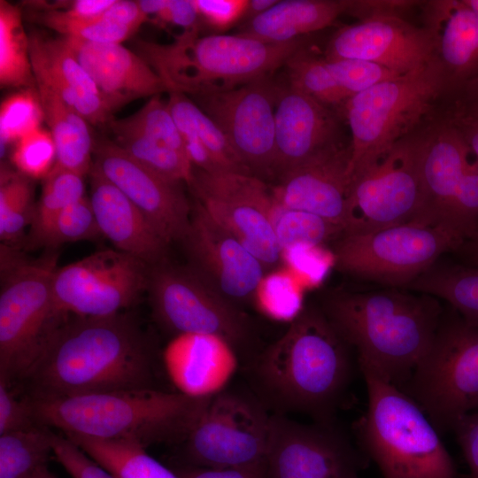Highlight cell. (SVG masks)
<instances>
[{"instance_id": "1", "label": "cell", "mask_w": 478, "mask_h": 478, "mask_svg": "<svg viewBox=\"0 0 478 478\" xmlns=\"http://www.w3.org/2000/svg\"><path fill=\"white\" fill-rule=\"evenodd\" d=\"M153 347L128 313L67 315L21 382L27 397H65L156 389Z\"/></svg>"}, {"instance_id": "2", "label": "cell", "mask_w": 478, "mask_h": 478, "mask_svg": "<svg viewBox=\"0 0 478 478\" xmlns=\"http://www.w3.org/2000/svg\"><path fill=\"white\" fill-rule=\"evenodd\" d=\"M351 350L321 309L305 307L252 366L257 397L274 413L335 421L355 371Z\"/></svg>"}, {"instance_id": "3", "label": "cell", "mask_w": 478, "mask_h": 478, "mask_svg": "<svg viewBox=\"0 0 478 478\" xmlns=\"http://www.w3.org/2000/svg\"><path fill=\"white\" fill-rule=\"evenodd\" d=\"M321 310L357 361L399 389L429 350L443 314L432 296L388 287L334 293Z\"/></svg>"}, {"instance_id": "4", "label": "cell", "mask_w": 478, "mask_h": 478, "mask_svg": "<svg viewBox=\"0 0 478 478\" xmlns=\"http://www.w3.org/2000/svg\"><path fill=\"white\" fill-rule=\"evenodd\" d=\"M25 397L38 424L64 435L129 441L145 448L183 443L211 399L158 389Z\"/></svg>"}, {"instance_id": "5", "label": "cell", "mask_w": 478, "mask_h": 478, "mask_svg": "<svg viewBox=\"0 0 478 478\" xmlns=\"http://www.w3.org/2000/svg\"><path fill=\"white\" fill-rule=\"evenodd\" d=\"M304 39L269 43L241 34L199 36L194 28L167 44L137 40L135 49L168 92L194 96L268 78L305 45Z\"/></svg>"}, {"instance_id": "6", "label": "cell", "mask_w": 478, "mask_h": 478, "mask_svg": "<svg viewBox=\"0 0 478 478\" xmlns=\"http://www.w3.org/2000/svg\"><path fill=\"white\" fill-rule=\"evenodd\" d=\"M358 366L367 406L352 428L357 445L382 478H459L440 432L417 403L366 364Z\"/></svg>"}, {"instance_id": "7", "label": "cell", "mask_w": 478, "mask_h": 478, "mask_svg": "<svg viewBox=\"0 0 478 478\" xmlns=\"http://www.w3.org/2000/svg\"><path fill=\"white\" fill-rule=\"evenodd\" d=\"M444 95L434 58L405 73L351 96L341 117L351 134L350 173L353 180L396 143L415 132Z\"/></svg>"}, {"instance_id": "8", "label": "cell", "mask_w": 478, "mask_h": 478, "mask_svg": "<svg viewBox=\"0 0 478 478\" xmlns=\"http://www.w3.org/2000/svg\"><path fill=\"white\" fill-rule=\"evenodd\" d=\"M58 254L37 259L1 245L0 380L21 382L67 315L56 308L52 281Z\"/></svg>"}, {"instance_id": "9", "label": "cell", "mask_w": 478, "mask_h": 478, "mask_svg": "<svg viewBox=\"0 0 478 478\" xmlns=\"http://www.w3.org/2000/svg\"><path fill=\"white\" fill-rule=\"evenodd\" d=\"M441 433L478 410V326L443 312L433 343L400 388Z\"/></svg>"}, {"instance_id": "10", "label": "cell", "mask_w": 478, "mask_h": 478, "mask_svg": "<svg viewBox=\"0 0 478 478\" xmlns=\"http://www.w3.org/2000/svg\"><path fill=\"white\" fill-rule=\"evenodd\" d=\"M466 243L443 227L408 222L363 234H343L332 253L334 267L361 281L405 289L442 255Z\"/></svg>"}, {"instance_id": "11", "label": "cell", "mask_w": 478, "mask_h": 478, "mask_svg": "<svg viewBox=\"0 0 478 478\" xmlns=\"http://www.w3.org/2000/svg\"><path fill=\"white\" fill-rule=\"evenodd\" d=\"M419 135L424 204L414 222L446 227L466 242L478 228V163L438 105Z\"/></svg>"}, {"instance_id": "12", "label": "cell", "mask_w": 478, "mask_h": 478, "mask_svg": "<svg viewBox=\"0 0 478 478\" xmlns=\"http://www.w3.org/2000/svg\"><path fill=\"white\" fill-rule=\"evenodd\" d=\"M419 128L353 180L343 234L369 233L419 218L424 204Z\"/></svg>"}, {"instance_id": "13", "label": "cell", "mask_w": 478, "mask_h": 478, "mask_svg": "<svg viewBox=\"0 0 478 478\" xmlns=\"http://www.w3.org/2000/svg\"><path fill=\"white\" fill-rule=\"evenodd\" d=\"M256 396L225 390L212 397L182 443L185 465L239 468L265 465L271 414Z\"/></svg>"}, {"instance_id": "14", "label": "cell", "mask_w": 478, "mask_h": 478, "mask_svg": "<svg viewBox=\"0 0 478 478\" xmlns=\"http://www.w3.org/2000/svg\"><path fill=\"white\" fill-rule=\"evenodd\" d=\"M147 292L155 319L174 335L212 334L235 347L248 339L244 313L190 266H150Z\"/></svg>"}, {"instance_id": "15", "label": "cell", "mask_w": 478, "mask_h": 478, "mask_svg": "<svg viewBox=\"0 0 478 478\" xmlns=\"http://www.w3.org/2000/svg\"><path fill=\"white\" fill-rule=\"evenodd\" d=\"M189 187L206 212L265 267L281 261L274 228L275 201L266 181L250 173L196 168Z\"/></svg>"}, {"instance_id": "16", "label": "cell", "mask_w": 478, "mask_h": 478, "mask_svg": "<svg viewBox=\"0 0 478 478\" xmlns=\"http://www.w3.org/2000/svg\"><path fill=\"white\" fill-rule=\"evenodd\" d=\"M368 462L335 420L306 424L284 414L270 416L268 478H359Z\"/></svg>"}, {"instance_id": "17", "label": "cell", "mask_w": 478, "mask_h": 478, "mask_svg": "<svg viewBox=\"0 0 478 478\" xmlns=\"http://www.w3.org/2000/svg\"><path fill=\"white\" fill-rule=\"evenodd\" d=\"M150 266L118 250L96 251L57 268L52 292L63 315L106 317L121 312L147 291Z\"/></svg>"}, {"instance_id": "18", "label": "cell", "mask_w": 478, "mask_h": 478, "mask_svg": "<svg viewBox=\"0 0 478 478\" xmlns=\"http://www.w3.org/2000/svg\"><path fill=\"white\" fill-rule=\"evenodd\" d=\"M277 88L264 78L193 96L226 135L250 173L266 181L274 179Z\"/></svg>"}, {"instance_id": "19", "label": "cell", "mask_w": 478, "mask_h": 478, "mask_svg": "<svg viewBox=\"0 0 478 478\" xmlns=\"http://www.w3.org/2000/svg\"><path fill=\"white\" fill-rule=\"evenodd\" d=\"M93 166L145 215L168 244L182 241L191 219L182 182L166 179L128 156L114 141L93 145Z\"/></svg>"}, {"instance_id": "20", "label": "cell", "mask_w": 478, "mask_h": 478, "mask_svg": "<svg viewBox=\"0 0 478 478\" xmlns=\"http://www.w3.org/2000/svg\"><path fill=\"white\" fill-rule=\"evenodd\" d=\"M325 57L362 60L403 75L433 58V44L426 29L405 15L380 14L340 27Z\"/></svg>"}, {"instance_id": "21", "label": "cell", "mask_w": 478, "mask_h": 478, "mask_svg": "<svg viewBox=\"0 0 478 478\" xmlns=\"http://www.w3.org/2000/svg\"><path fill=\"white\" fill-rule=\"evenodd\" d=\"M181 242L190 267L224 297L234 303L253 296L265 274L264 265L197 200Z\"/></svg>"}, {"instance_id": "22", "label": "cell", "mask_w": 478, "mask_h": 478, "mask_svg": "<svg viewBox=\"0 0 478 478\" xmlns=\"http://www.w3.org/2000/svg\"><path fill=\"white\" fill-rule=\"evenodd\" d=\"M350 162V141L319 151L275 180L276 204L320 216L344 232L352 184Z\"/></svg>"}, {"instance_id": "23", "label": "cell", "mask_w": 478, "mask_h": 478, "mask_svg": "<svg viewBox=\"0 0 478 478\" xmlns=\"http://www.w3.org/2000/svg\"><path fill=\"white\" fill-rule=\"evenodd\" d=\"M419 10L443 75V99L478 89V13L463 0L420 1Z\"/></svg>"}, {"instance_id": "24", "label": "cell", "mask_w": 478, "mask_h": 478, "mask_svg": "<svg viewBox=\"0 0 478 478\" xmlns=\"http://www.w3.org/2000/svg\"><path fill=\"white\" fill-rule=\"evenodd\" d=\"M274 180L319 151L344 142L339 113L287 86L277 88Z\"/></svg>"}, {"instance_id": "25", "label": "cell", "mask_w": 478, "mask_h": 478, "mask_svg": "<svg viewBox=\"0 0 478 478\" xmlns=\"http://www.w3.org/2000/svg\"><path fill=\"white\" fill-rule=\"evenodd\" d=\"M161 361L176 392L194 398L224 392L239 368L235 347L212 334L175 335L164 348Z\"/></svg>"}, {"instance_id": "26", "label": "cell", "mask_w": 478, "mask_h": 478, "mask_svg": "<svg viewBox=\"0 0 478 478\" xmlns=\"http://www.w3.org/2000/svg\"><path fill=\"white\" fill-rule=\"evenodd\" d=\"M64 39L112 111L135 99L168 92L150 66L121 43Z\"/></svg>"}, {"instance_id": "27", "label": "cell", "mask_w": 478, "mask_h": 478, "mask_svg": "<svg viewBox=\"0 0 478 478\" xmlns=\"http://www.w3.org/2000/svg\"><path fill=\"white\" fill-rule=\"evenodd\" d=\"M29 56L36 85L52 91L93 125L109 123L113 112L76 59L64 37L31 33Z\"/></svg>"}, {"instance_id": "28", "label": "cell", "mask_w": 478, "mask_h": 478, "mask_svg": "<svg viewBox=\"0 0 478 478\" xmlns=\"http://www.w3.org/2000/svg\"><path fill=\"white\" fill-rule=\"evenodd\" d=\"M90 204L102 235L150 266L166 260L168 243L145 215L92 166Z\"/></svg>"}, {"instance_id": "29", "label": "cell", "mask_w": 478, "mask_h": 478, "mask_svg": "<svg viewBox=\"0 0 478 478\" xmlns=\"http://www.w3.org/2000/svg\"><path fill=\"white\" fill-rule=\"evenodd\" d=\"M348 7L349 0L278 1L238 34L269 43L288 42L331 26Z\"/></svg>"}, {"instance_id": "30", "label": "cell", "mask_w": 478, "mask_h": 478, "mask_svg": "<svg viewBox=\"0 0 478 478\" xmlns=\"http://www.w3.org/2000/svg\"><path fill=\"white\" fill-rule=\"evenodd\" d=\"M37 92L56 146L55 166L82 176L89 173L94 143L88 121L45 87L37 85Z\"/></svg>"}, {"instance_id": "31", "label": "cell", "mask_w": 478, "mask_h": 478, "mask_svg": "<svg viewBox=\"0 0 478 478\" xmlns=\"http://www.w3.org/2000/svg\"><path fill=\"white\" fill-rule=\"evenodd\" d=\"M405 289L443 300L466 321L478 326V265L437 262Z\"/></svg>"}, {"instance_id": "32", "label": "cell", "mask_w": 478, "mask_h": 478, "mask_svg": "<svg viewBox=\"0 0 478 478\" xmlns=\"http://www.w3.org/2000/svg\"><path fill=\"white\" fill-rule=\"evenodd\" d=\"M65 436L116 478H180L174 470L151 457L139 443Z\"/></svg>"}, {"instance_id": "33", "label": "cell", "mask_w": 478, "mask_h": 478, "mask_svg": "<svg viewBox=\"0 0 478 478\" xmlns=\"http://www.w3.org/2000/svg\"><path fill=\"white\" fill-rule=\"evenodd\" d=\"M168 94L166 103L183 139L200 142L226 171L250 173L220 128L193 100L181 92Z\"/></svg>"}, {"instance_id": "34", "label": "cell", "mask_w": 478, "mask_h": 478, "mask_svg": "<svg viewBox=\"0 0 478 478\" xmlns=\"http://www.w3.org/2000/svg\"><path fill=\"white\" fill-rule=\"evenodd\" d=\"M53 455V431L37 425L0 435V478H30Z\"/></svg>"}, {"instance_id": "35", "label": "cell", "mask_w": 478, "mask_h": 478, "mask_svg": "<svg viewBox=\"0 0 478 478\" xmlns=\"http://www.w3.org/2000/svg\"><path fill=\"white\" fill-rule=\"evenodd\" d=\"M35 82L29 56V37L25 32L20 9L0 1V83L7 87L31 88Z\"/></svg>"}, {"instance_id": "36", "label": "cell", "mask_w": 478, "mask_h": 478, "mask_svg": "<svg viewBox=\"0 0 478 478\" xmlns=\"http://www.w3.org/2000/svg\"><path fill=\"white\" fill-rule=\"evenodd\" d=\"M82 175L55 166L44 178L42 191L35 207L28 233L29 248L43 246L58 216L84 195Z\"/></svg>"}, {"instance_id": "37", "label": "cell", "mask_w": 478, "mask_h": 478, "mask_svg": "<svg viewBox=\"0 0 478 478\" xmlns=\"http://www.w3.org/2000/svg\"><path fill=\"white\" fill-rule=\"evenodd\" d=\"M108 124L114 142L133 159L166 179L189 185L194 167L187 156L125 127L119 120L112 119Z\"/></svg>"}, {"instance_id": "38", "label": "cell", "mask_w": 478, "mask_h": 478, "mask_svg": "<svg viewBox=\"0 0 478 478\" xmlns=\"http://www.w3.org/2000/svg\"><path fill=\"white\" fill-rule=\"evenodd\" d=\"M285 66L289 86L334 109L341 116L343 105L351 97L336 81L325 57L312 53L305 45Z\"/></svg>"}, {"instance_id": "39", "label": "cell", "mask_w": 478, "mask_h": 478, "mask_svg": "<svg viewBox=\"0 0 478 478\" xmlns=\"http://www.w3.org/2000/svg\"><path fill=\"white\" fill-rule=\"evenodd\" d=\"M35 205L30 178L6 166L0 175V238L4 244L15 245L22 241L30 227Z\"/></svg>"}, {"instance_id": "40", "label": "cell", "mask_w": 478, "mask_h": 478, "mask_svg": "<svg viewBox=\"0 0 478 478\" xmlns=\"http://www.w3.org/2000/svg\"><path fill=\"white\" fill-rule=\"evenodd\" d=\"M33 18L63 37L97 43H121L135 31L103 19L89 20L73 17L53 4L31 2Z\"/></svg>"}, {"instance_id": "41", "label": "cell", "mask_w": 478, "mask_h": 478, "mask_svg": "<svg viewBox=\"0 0 478 478\" xmlns=\"http://www.w3.org/2000/svg\"><path fill=\"white\" fill-rule=\"evenodd\" d=\"M305 288L286 267L264 274L253 294L255 305L266 317L291 323L305 309Z\"/></svg>"}, {"instance_id": "42", "label": "cell", "mask_w": 478, "mask_h": 478, "mask_svg": "<svg viewBox=\"0 0 478 478\" xmlns=\"http://www.w3.org/2000/svg\"><path fill=\"white\" fill-rule=\"evenodd\" d=\"M274 228L281 251L297 245L324 246L343 229L316 214L280 207L275 203Z\"/></svg>"}, {"instance_id": "43", "label": "cell", "mask_w": 478, "mask_h": 478, "mask_svg": "<svg viewBox=\"0 0 478 478\" xmlns=\"http://www.w3.org/2000/svg\"><path fill=\"white\" fill-rule=\"evenodd\" d=\"M119 120L125 127L145 137L187 156L182 135L167 103L160 95L150 97L137 112Z\"/></svg>"}, {"instance_id": "44", "label": "cell", "mask_w": 478, "mask_h": 478, "mask_svg": "<svg viewBox=\"0 0 478 478\" xmlns=\"http://www.w3.org/2000/svg\"><path fill=\"white\" fill-rule=\"evenodd\" d=\"M43 119L37 90L29 88L6 97L0 108L1 147L41 127Z\"/></svg>"}, {"instance_id": "45", "label": "cell", "mask_w": 478, "mask_h": 478, "mask_svg": "<svg viewBox=\"0 0 478 478\" xmlns=\"http://www.w3.org/2000/svg\"><path fill=\"white\" fill-rule=\"evenodd\" d=\"M56 146L50 132L39 127L16 142L11 160L30 179H44L56 164Z\"/></svg>"}, {"instance_id": "46", "label": "cell", "mask_w": 478, "mask_h": 478, "mask_svg": "<svg viewBox=\"0 0 478 478\" xmlns=\"http://www.w3.org/2000/svg\"><path fill=\"white\" fill-rule=\"evenodd\" d=\"M102 235L89 198L83 197L56 219L43 246L54 249L66 243L91 240Z\"/></svg>"}, {"instance_id": "47", "label": "cell", "mask_w": 478, "mask_h": 478, "mask_svg": "<svg viewBox=\"0 0 478 478\" xmlns=\"http://www.w3.org/2000/svg\"><path fill=\"white\" fill-rule=\"evenodd\" d=\"M281 261L305 289L320 284L335 265L332 251L325 246H293L281 251Z\"/></svg>"}, {"instance_id": "48", "label": "cell", "mask_w": 478, "mask_h": 478, "mask_svg": "<svg viewBox=\"0 0 478 478\" xmlns=\"http://www.w3.org/2000/svg\"><path fill=\"white\" fill-rule=\"evenodd\" d=\"M326 59L336 81L350 97L381 81L399 76L389 69L362 60Z\"/></svg>"}, {"instance_id": "49", "label": "cell", "mask_w": 478, "mask_h": 478, "mask_svg": "<svg viewBox=\"0 0 478 478\" xmlns=\"http://www.w3.org/2000/svg\"><path fill=\"white\" fill-rule=\"evenodd\" d=\"M53 456L72 478H116L68 437L54 432Z\"/></svg>"}, {"instance_id": "50", "label": "cell", "mask_w": 478, "mask_h": 478, "mask_svg": "<svg viewBox=\"0 0 478 478\" xmlns=\"http://www.w3.org/2000/svg\"><path fill=\"white\" fill-rule=\"evenodd\" d=\"M37 425L26 397L19 398L11 384L0 380V435Z\"/></svg>"}, {"instance_id": "51", "label": "cell", "mask_w": 478, "mask_h": 478, "mask_svg": "<svg viewBox=\"0 0 478 478\" xmlns=\"http://www.w3.org/2000/svg\"><path fill=\"white\" fill-rule=\"evenodd\" d=\"M200 19L215 30H227L243 19L248 0H193Z\"/></svg>"}, {"instance_id": "52", "label": "cell", "mask_w": 478, "mask_h": 478, "mask_svg": "<svg viewBox=\"0 0 478 478\" xmlns=\"http://www.w3.org/2000/svg\"><path fill=\"white\" fill-rule=\"evenodd\" d=\"M457 442L471 478H478V410L462 417L454 426Z\"/></svg>"}, {"instance_id": "53", "label": "cell", "mask_w": 478, "mask_h": 478, "mask_svg": "<svg viewBox=\"0 0 478 478\" xmlns=\"http://www.w3.org/2000/svg\"><path fill=\"white\" fill-rule=\"evenodd\" d=\"M439 110L460 134L478 163V117L468 114L456 106L441 101Z\"/></svg>"}, {"instance_id": "54", "label": "cell", "mask_w": 478, "mask_h": 478, "mask_svg": "<svg viewBox=\"0 0 478 478\" xmlns=\"http://www.w3.org/2000/svg\"><path fill=\"white\" fill-rule=\"evenodd\" d=\"M174 472L180 478H268L266 464L239 468H207L184 465Z\"/></svg>"}, {"instance_id": "55", "label": "cell", "mask_w": 478, "mask_h": 478, "mask_svg": "<svg viewBox=\"0 0 478 478\" xmlns=\"http://www.w3.org/2000/svg\"><path fill=\"white\" fill-rule=\"evenodd\" d=\"M147 18L137 1L114 0L100 19L136 31Z\"/></svg>"}, {"instance_id": "56", "label": "cell", "mask_w": 478, "mask_h": 478, "mask_svg": "<svg viewBox=\"0 0 478 478\" xmlns=\"http://www.w3.org/2000/svg\"><path fill=\"white\" fill-rule=\"evenodd\" d=\"M159 19L181 27L183 30L198 28L200 16L193 0H168Z\"/></svg>"}, {"instance_id": "57", "label": "cell", "mask_w": 478, "mask_h": 478, "mask_svg": "<svg viewBox=\"0 0 478 478\" xmlns=\"http://www.w3.org/2000/svg\"><path fill=\"white\" fill-rule=\"evenodd\" d=\"M113 2L114 0H75L66 2L68 8L59 9L64 10L69 15L75 18L96 20L100 19Z\"/></svg>"}, {"instance_id": "58", "label": "cell", "mask_w": 478, "mask_h": 478, "mask_svg": "<svg viewBox=\"0 0 478 478\" xmlns=\"http://www.w3.org/2000/svg\"><path fill=\"white\" fill-rule=\"evenodd\" d=\"M461 111L478 117V89L467 92L459 97L443 99Z\"/></svg>"}, {"instance_id": "59", "label": "cell", "mask_w": 478, "mask_h": 478, "mask_svg": "<svg viewBox=\"0 0 478 478\" xmlns=\"http://www.w3.org/2000/svg\"><path fill=\"white\" fill-rule=\"evenodd\" d=\"M277 2L278 0H248L243 19L249 21L268 11Z\"/></svg>"}, {"instance_id": "60", "label": "cell", "mask_w": 478, "mask_h": 478, "mask_svg": "<svg viewBox=\"0 0 478 478\" xmlns=\"http://www.w3.org/2000/svg\"><path fill=\"white\" fill-rule=\"evenodd\" d=\"M168 0H139L137 1L142 12L148 17L158 16L167 4Z\"/></svg>"}, {"instance_id": "61", "label": "cell", "mask_w": 478, "mask_h": 478, "mask_svg": "<svg viewBox=\"0 0 478 478\" xmlns=\"http://www.w3.org/2000/svg\"><path fill=\"white\" fill-rule=\"evenodd\" d=\"M460 249L467 252L472 259L473 265H478V228L474 235L467 240Z\"/></svg>"}, {"instance_id": "62", "label": "cell", "mask_w": 478, "mask_h": 478, "mask_svg": "<svg viewBox=\"0 0 478 478\" xmlns=\"http://www.w3.org/2000/svg\"><path fill=\"white\" fill-rule=\"evenodd\" d=\"M472 10L478 13V0H463Z\"/></svg>"}, {"instance_id": "63", "label": "cell", "mask_w": 478, "mask_h": 478, "mask_svg": "<svg viewBox=\"0 0 478 478\" xmlns=\"http://www.w3.org/2000/svg\"><path fill=\"white\" fill-rule=\"evenodd\" d=\"M48 471V468L47 467H44L42 468V470H40L39 472H37L36 474H35L32 477L30 478H44L45 476V474L46 472Z\"/></svg>"}, {"instance_id": "64", "label": "cell", "mask_w": 478, "mask_h": 478, "mask_svg": "<svg viewBox=\"0 0 478 478\" xmlns=\"http://www.w3.org/2000/svg\"><path fill=\"white\" fill-rule=\"evenodd\" d=\"M44 478H57L49 470L46 472Z\"/></svg>"}]
</instances>
